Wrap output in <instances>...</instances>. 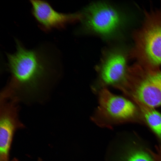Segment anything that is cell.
Masks as SVG:
<instances>
[{
  "label": "cell",
  "mask_w": 161,
  "mask_h": 161,
  "mask_svg": "<svg viewBox=\"0 0 161 161\" xmlns=\"http://www.w3.org/2000/svg\"><path fill=\"white\" fill-rule=\"evenodd\" d=\"M15 41L16 51L6 54L10 78L0 97L27 105L43 104L60 79V65L43 48L28 49L17 39Z\"/></svg>",
  "instance_id": "6da1fadb"
},
{
  "label": "cell",
  "mask_w": 161,
  "mask_h": 161,
  "mask_svg": "<svg viewBox=\"0 0 161 161\" xmlns=\"http://www.w3.org/2000/svg\"><path fill=\"white\" fill-rule=\"evenodd\" d=\"M85 28L89 32L105 38H112L122 22L119 12L106 2H96L88 6L81 14Z\"/></svg>",
  "instance_id": "277c9868"
},
{
  "label": "cell",
  "mask_w": 161,
  "mask_h": 161,
  "mask_svg": "<svg viewBox=\"0 0 161 161\" xmlns=\"http://www.w3.org/2000/svg\"><path fill=\"white\" fill-rule=\"evenodd\" d=\"M97 93L98 105L91 119L98 126L112 128L115 125L128 121L134 116L136 107L129 100L113 94L106 88Z\"/></svg>",
  "instance_id": "3957f363"
},
{
  "label": "cell",
  "mask_w": 161,
  "mask_h": 161,
  "mask_svg": "<svg viewBox=\"0 0 161 161\" xmlns=\"http://www.w3.org/2000/svg\"><path fill=\"white\" fill-rule=\"evenodd\" d=\"M136 65L140 74L135 82L133 97L136 101L155 108L161 106V70Z\"/></svg>",
  "instance_id": "8992f818"
},
{
  "label": "cell",
  "mask_w": 161,
  "mask_h": 161,
  "mask_svg": "<svg viewBox=\"0 0 161 161\" xmlns=\"http://www.w3.org/2000/svg\"><path fill=\"white\" fill-rule=\"evenodd\" d=\"M150 152L154 161H161V147L157 148L155 152Z\"/></svg>",
  "instance_id": "8fae6325"
},
{
  "label": "cell",
  "mask_w": 161,
  "mask_h": 161,
  "mask_svg": "<svg viewBox=\"0 0 161 161\" xmlns=\"http://www.w3.org/2000/svg\"><path fill=\"white\" fill-rule=\"evenodd\" d=\"M125 54L117 49H111L105 54L97 67V78L93 86V91L112 86L122 90L126 80L128 70Z\"/></svg>",
  "instance_id": "5b68a950"
},
{
  "label": "cell",
  "mask_w": 161,
  "mask_h": 161,
  "mask_svg": "<svg viewBox=\"0 0 161 161\" xmlns=\"http://www.w3.org/2000/svg\"><path fill=\"white\" fill-rule=\"evenodd\" d=\"M19 104L14 100L0 98V161H9L15 132L24 127L19 119Z\"/></svg>",
  "instance_id": "52a82bcc"
},
{
  "label": "cell",
  "mask_w": 161,
  "mask_h": 161,
  "mask_svg": "<svg viewBox=\"0 0 161 161\" xmlns=\"http://www.w3.org/2000/svg\"><path fill=\"white\" fill-rule=\"evenodd\" d=\"M131 55L142 64L161 65V9L148 13L141 28L134 34Z\"/></svg>",
  "instance_id": "7a4b0ae2"
},
{
  "label": "cell",
  "mask_w": 161,
  "mask_h": 161,
  "mask_svg": "<svg viewBox=\"0 0 161 161\" xmlns=\"http://www.w3.org/2000/svg\"><path fill=\"white\" fill-rule=\"evenodd\" d=\"M138 103L145 123L161 142V113L155 108Z\"/></svg>",
  "instance_id": "30bf717a"
},
{
  "label": "cell",
  "mask_w": 161,
  "mask_h": 161,
  "mask_svg": "<svg viewBox=\"0 0 161 161\" xmlns=\"http://www.w3.org/2000/svg\"><path fill=\"white\" fill-rule=\"evenodd\" d=\"M12 161H18L17 160L14 159V160H12Z\"/></svg>",
  "instance_id": "7c38bea8"
},
{
  "label": "cell",
  "mask_w": 161,
  "mask_h": 161,
  "mask_svg": "<svg viewBox=\"0 0 161 161\" xmlns=\"http://www.w3.org/2000/svg\"><path fill=\"white\" fill-rule=\"evenodd\" d=\"M118 154L111 157L112 161H154L150 153L138 147H126Z\"/></svg>",
  "instance_id": "9c48e42d"
},
{
  "label": "cell",
  "mask_w": 161,
  "mask_h": 161,
  "mask_svg": "<svg viewBox=\"0 0 161 161\" xmlns=\"http://www.w3.org/2000/svg\"><path fill=\"white\" fill-rule=\"evenodd\" d=\"M30 1L32 14L39 27L45 32L62 29L67 24L81 18L80 14H66L56 11L46 1L31 0Z\"/></svg>",
  "instance_id": "ba28073f"
}]
</instances>
